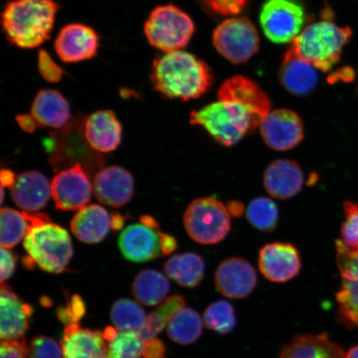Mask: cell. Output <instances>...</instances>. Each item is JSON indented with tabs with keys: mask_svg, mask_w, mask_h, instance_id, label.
<instances>
[{
	"mask_svg": "<svg viewBox=\"0 0 358 358\" xmlns=\"http://www.w3.org/2000/svg\"><path fill=\"white\" fill-rule=\"evenodd\" d=\"M263 182L268 194L273 198L289 199L301 191L303 174L295 161L277 159L266 168Z\"/></svg>",
	"mask_w": 358,
	"mask_h": 358,
	"instance_id": "7402d4cb",
	"label": "cell"
},
{
	"mask_svg": "<svg viewBox=\"0 0 358 358\" xmlns=\"http://www.w3.org/2000/svg\"><path fill=\"white\" fill-rule=\"evenodd\" d=\"M87 306L79 294H73L64 306L57 308V319L64 325L78 324L80 320L86 315Z\"/></svg>",
	"mask_w": 358,
	"mask_h": 358,
	"instance_id": "f35d334b",
	"label": "cell"
},
{
	"mask_svg": "<svg viewBox=\"0 0 358 358\" xmlns=\"http://www.w3.org/2000/svg\"><path fill=\"white\" fill-rule=\"evenodd\" d=\"M51 195L48 179L38 171L20 174L11 189L13 201L17 207L29 213L38 212L45 208Z\"/></svg>",
	"mask_w": 358,
	"mask_h": 358,
	"instance_id": "603a6c76",
	"label": "cell"
},
{
	"mask_svg": "<svg viewBox=\"0 0 358 358\" xmlns=\"http://www.w3.org/2000/svg\"><path fill=\"white\" fill-rule=\"evenodd\" d=\"M64 358H108V344L101 331L66 326L61 341Z\"/></svg>",
	"mask_w": 358,
	"mask_h": 358,
	"instance_id": "44dd1931",
	"label": "cell"
},
{
	"mask_svg": "<svg viewBox=\"0 0 358 358\" xmlns=\"http://www.w3.org/2000/svg\"><path fill=\"white\" fill-rule=\"evenodd\" d=\"M31 115L42 127L61 129L71 122L69 102L55 90L45 89L37 94Z\"/></svg>",
	"mask_w": 358,
	"mask_h": 358,
	"instance_id": "4316f807",
	"label": "cell"
},
{
	"mask_svg": "<svg viewBox=\"0 0 358 358\" xmlns=\"http://www.w3.org/2000/svg\"><path fill=\"white\" fill-rule=\"evenodd\" d=\"M346 358H358V345L355 346L349 350Z\"/></svg>",
	"mask_w": 358,
	"mask_h": 358,
	"instance_id": "f5cc1de1",
	"label": "cell"
},
{
	"mask_svg": "<svg viewBox=\"0 0 358 358\" xmlns=\"http://www.w3.org/2000/svg\"><path fill=\"white\" fill-rule=\"evenodd\" d=\"M141 223L151 229L159 230V223L157 222L156 219L149 215H143L140 218Z\"/></svg>",
	"mask_w": 358,
	"mask_h": 358,
	"instance_id": "f907efd6",
	"label": "cell"
},
{
	"mask_svg": "<svg viewBox=\"0 0 358 358\" xmlns=\"http://www.w3.org/2000/svg\"><path fill=\"white\" fill-rule=\"evenodd\" d=\"M190 238L201 245H215L226 238L231 230L227 206L213 196L192 201L183 216Z\"/></svg>",
	"mask_w": 358,
	"mask_h": 358,
	"instance_id": "8992f818",
	"label": "cell"
},
{
	"mask_svg": "<svg viewBox=\"0 0 358 358\" xmlns=\"http://www.w3.org/2000/svg\"><path fill=\"white\" fill-rule=\"evenodd\" d=\"M28 358H64L62 345L48 336H36L29 343Z\"/></svg>",
	"mask_w": 358,
	"mask_h": 358,
	"instance_id": "74e56055",
	"label": "cell"
},
{
	"mask_svg": "<svg viewBox=\"0 0 358 358\" xmlns=\"http://www.w3.org/2000/svg\"><path fill=\"white\" fill-rule=\"evenodd\" d=\"M207 6L223 16H234L243 11L248 0H204Z\"/></svg>",
	"mask_w": 358,
	"mask_h": 358,
	"instance_id": "60d3db41",
	"label": "cell"
},
{
	"mask_svg": "<svg viewBox=\"0 0 358 358\" xmlns=\"http://www.w3.org/2000/svg\"><path fill=\"white\" fill-rule=\"evenodd\" d=\"M34 308L22 301L10 287L2 283L0 291V338L3 340L25 338Z\"/></svg>",
	"mask_w": 358,
	"mask_h": 358,
	"instance_id": "2e32d148",
	"label": "cell"
},
{
	"mask_svg": "<svg viewBox=\"0 0 358 358\" xmlns=\"http://www.w3.org/2000/svg\"><path fill=\"white\" fill-rule=\"evenodd\" d=\"M185 299L180 295H173L146 317V320L138 334L144 343L154 339L168 326L170 320L179 310L185 308Z\"/></svg>",
	"mask_w": 358,
	"mask_h": 358,
	"instance_id": "1f68e13d",
	"label": "cell"
},
{
	"mask_svg": "<svg viewBox=\"0 0 358 358\" xmlns=\"http://www.w3.org/2000/svg\"><path fill=\"white\" fill-rule=\"evenodd\" d=\"M256 271L248 262L239 257L226 259L215 273V285L223 296L234 299L248 297L256 288Z\"/></svg>",
	"mask_w": 358,
	"mask_h": 358,
	"instance_id": "5bb4252c",
	"label": "cell"
},
{
	"mask_svg": "<svg viewBox=\"0 0 358 358\" xmlns=\"http://www.w3.org/2000/svg\"><path fill=\"white\" fill-rule=\"evenodd\" d=\"M4 191H3V187H2V189H1V203H3V199H4Z\"/></svg>",
	"mask_w": 358,
	"mask_h": 358,
	"instance_id": "db71d44e",
	"label": "cell"
},
{
	"mask_svg": "<svg viewBox=\"0 0 358 358\" xmlns=\"http://www.w3.org/2000/svg\"><path fill=\"white\" fill-rule=\"evenodd\" d=\"M316 70L289 48L280 66V82L294 95L306 96L315 89L319 82Z\"/></svg>",
	"mask_w": 358,
	"mask_h": 358,
	"instance_id": "cb8c5ba5",
	"label": "cell"
},
{
	"mask_svg": "<svg viewBox=\"0 0 358 358\" xmlns=\"http://www.w3.org/2000/svg\"><path fill=\"white\" fill-rule=\"evenodd\" d=\"M102 334L106 341L107 343H109L111 341V340H113L116 337V335L118 334V331L116 330L115 327L108 326L106 327L104 331H103Z\"/></svg>",
	"mask_w": 358,
	"mask_h": 358,
	"instance_id": "816d5d0a",
	"label": "cell"
},
{
	"mask_svg": "<svg viewBox=\"0 0 358 358\" xmlns=\"http://www.w3.org/2000/svg\"><path fill=\"white\" fill-rule=\"evenodd\" d=\"M17 257L15 255L10 252V249L1 248V282L10 278L13 272L15 271Z\"/></svg>",
	"mask_w": 358,
	"mask_h": 358,
	"instance_id": "7bdbcfd3",
	"label": "cell"
},
{
	"mask_svg": "<svg viewBox=\"0 0 358 358\" xmlns=\"http://www.w3.org/2000/svg\"><path fill=\"white\" fill-rule=\"evenodd\" d=\"M0 358H28V346L25 338L3 340Z\"/></svg>",
	"mask_w": 358,
	"mask_h": 358,
	"instance_id": "b9f144b4",
	"label": "cell"
},
{
	"mask_svg": "<svg viewBox=\"0 0 358 358\" xmlns=\"http://www.w3.org/2000/svg\"><path fill=\"white\" fill-rule=\"evenodd\" d=\"M218 100L238 103L261 120L271 112V101L254 80L235 76L226 80L217 93Z\"/></svg>",
	"mask_w": 358,
	"mask_h": 358,
	"instance_id": "d6986e66",
	"label": "cell"
},
{
	"mask_svg": "<svg viewBox=\"0 0 358 358\" xmlns=\"http://www.w3.org/2000/svg\"><path fill=\"white\" fill-rule=\"evenodd\" d=\"M51 189L56 209L61 211L80 210L92 199V185L80 163L58 173L52 179Z\"/></svg>",
	"mask_w": 358,
	"mask_h": 358,
	"instance_id": "8fae6325",
	"label": "cell"
},
{
	"mask_svg": "<svg viewBox=\"0 0 358 358\" xmlns=\"http://www.w3.org/2000/svg\"><path fill=\"white\" fill-rule=\"evenodd\" d=\"M194 31L191 17L173 4L155 8L145 25L148 41L164 52L179 51L186 47Z\"/></svg>",
	"mask_w": 358,
	"mask_h": 358,
	"instance_id": "52a82bcc",
	"label": "cell"
},
{
	"mask_svg": "<svg viewBox=\"0 0 358 358\" xmlns=\"http://www.w3.org/2000/svg\"><path fill=\"white\" fill-rule=\"evenodd\" d=\"M213 45L232 64L248 62L258 51L259 38L252 22L245 17L222 22L213 33Z\"/></svg>",
	"mask_w": 358,
	"mask_h": 358,
	"instance_id": "9c48e42d",
	"label": "cell"
},
{
	"mask_svg": "<svg viewBox=\"0 0 358 358\" xmlns=\"http://www.w3.org/2000/svg\"><path fill=\"white\" fill-rule=\"evenodd\" d=\"M278 358H346L327 334L298 336L282 349Z\"/></svg>",
	"mask_w": 358,
	"mask_h": 358,
	"instance_id": "83f0119b",
	"label": "cell"
},
{
	"mask_svg": "<svg viewBox=\"0 0 358 358\" xmlns=\"http://www.w3.org/2000/svg\"><path fill=\"white\" fill-rule=\"evenodd\" d=\"M258 264L262 274L275 283L292 280L301 268L298 250L293 245L285 243L264 245L259 252Z\"/></svg>",
	"mask_w": 358,
	"mask_h": 358,
	"instance_id": "4fadbf2b",
	"label": "cell"
},
{
	"mask_svg": "<svg viewBox=\"0 0 358 358\" xmlns=\"http://www.w3.org/2000/svg\"><path fill=\"white\" fill-rule=\"evenodd\" d=\"M110 316L116 329L129 332H138L146 320L145 310L140 304L129 299L116 301L111 307Z\"/></svg>",
	"mask_w": 358,
	"mask_h": 358,
	"instance_id": "d6a6232c",
	"label": "cell"
},
{
	"mask_svg": "<svg viewBox=\"0 0 358 358\" xmlns=\"http://www.w3.org/2000/svg\"><path fill=\"white\" fill-rule=\"evenodd\" d=\"M38 70L43 78L48 83L59 82L64 75V71L52 59L46 51L41 50L38 55Z\"/></svg>",
	"mask_w": 358,
	"mask_h": 358,
	"instance_id": "ab89813d",
	"label": "cell"
},
{
	"mask_svg": "<svg viewBox=\"0 0 358 358\" xmlns=\"http://www.w3.org/2000/svg\"><path fill=\"white\" fill-rule=\"evenodd\" d=\"M306 13L297 0H266L259 13L264 34L275 43H292L301 34Z\"/></svg>",
	"mask_w": 358,
	"mask_h": 358,
	"instance_id": "ba28073f",
	"label": "cell"
},
{
	"mask_svg": "<svg viewBox=\"0 0 358 358\" xmlns=\"http://www.w3.org/2000/svg\"><path fill=\"white\" fill-rule=\"evenodd\" d=\"M24 248L36 266L52 274L65 271L73 256L69 232L52 222L33 228L24 239Z\"/></svg>",
	"mask_w": 358,
	"mask_h": 358,
	"instance_id": "5b68a950",
	"label": "cell"
},
{
	"mask_svg": "<svg viewBox=\"0 0 358 358\" xmlns=\"http://www.w3.org/2000/svg\"><path fill=\"white\" fill-rule=\"evenodd\" d=\"M343 212L345 220L341 227L342 243L348 248L358 252V203L344 201Z\"/></svg>",
	"mask_w": 358,
	"mask_h": 358,
	"instance_id": "8d00e7d4",
	"label": "cell"
},
{
	"mask_svg": "<svg viewBox=\"0 0 358 358\" xmlns=\"http://www.w3.org/2000/svg\"><path fill=\"white\" fill-rule=\"evenodd\" d=\"M125 222V217L120 213H114L111 215V228L115 231L122 229Z\"/></svg>",
	"mask_w": 358,
	"mask_h": 358,
	"instance_id": "681fc988",
	"label": "cell"
},
{
	"mask_svg": "<svg viewBox=\"0 0 358 358\" xmlns=\"http://www.w3.org/2000/svg\"><path fill=\"white\" fill-rule=\"evenodd\" d=\"M83 131L90 147L101 153H110L122 143V124L110 110H99L90 115L83 122Z\"/></svg>",
	"mask_w": 358,
	"mask_h": 358,
	"instance_id": "ffe728a7",
	"label": "cell"
},
{
	"mask_svg": "<svg viewBox=\"0 0 358 358\" xmlns=\"http://www.w3.org/2000/svg\"><path fill=\"white\" fill-rule=\"evenodd\" d=\"M108 344V358H140L144 342L136 332L122 331Z\"/></svg>",
	"mask_w": 358,
	"mask_h": 358,
	"instance_id": "d590c367",
	"label": "cell"
},
{
	"mask_svg": "<svg viewBox=\"0 0 358 358\" xmlns=\"http://www.w3.org/2000/svg\"><path fill=\"white\" fill-rule=\"evenodd\" d=\"M204 323L215 332L230 333L236 325L234 307L227 301L213 303L204 313Z\"/></svg>",
	"mask_w": 358,
	"mask_h": 358,
	"instance_id": "e575fe53",
	"label": "cell"
},
{
	"mask_svg": "<svg viewBox=\"0 0 358 358\" xmlns=\"http://www.w3.org/2000/svg\"><path fill=\"white\" fill-rule=\"evenodd\" d=\"M58 4L55 0H13L2 13L6 38L21 48H35L50 37Z\"/></svg>",
	"mask_w": 358,
	"mask_h": 358,
	"instance_id": "7a4b0ae2",
	"label": "cell"
},
{
	"mask_svg": "<svg viewBox=\"0 0 358 358\" xmlns=\"http://www.w3.org/2000/svg\"><path fill=\"white\" fill-rule=\"evenodd\" d=\"M99 38L90 27L73 24L60 31L55 41V50L64 62H78L95 57Z\"/></svg>",
	"mask_w": 358,
	"mask_h": 358,
	"instance_id": "e0dca14e",
	"label": "cell"
},
{
	"mask_svg": "<svg viewBox=\"0 0 358 358\" xmlns=\"http://www.w3.org/2000/svg\"><path fill=\"white\" fill-rule=\"evenodd\" d=\"M279 212L276 204L262 196L250 201L246 217L250 225L263 232L274 231L278 222Z\"/></svg>",
	"mask_w": 358,
	"mask_h": 358,
	"instance_id": "836d02e7",
	"label": "cell"
},
{
	"mask_svg": "<svg viewBox=\"0 0 358 358\" xmlns=\"http://www.w3.org/2000/svg\"><path fill=\"white\" fill-rule=\"evenodd\" d=\"M51 222L50 217L43 213H20L12 208H2L0 212L1 248H15L33 228Z\"/></svg>",
	"mask_w": 358,
	"mask_h": 358,
	"instance_id": "d4e9b609",
	"label": "cell"
},
{
	"mask_svg": "<svg viewBox=\"0 0 358 358\" xmlns=\"http://www.w3.org/2000/svg\"><path fill=\"white\" fill-rule=\"evenodd\" d=\"M165 274L179 285L194 288L203 280L205 262L199 255L192 252L173 255L164 266Z\"/></svg>",
	"mask_w": 358,
	"mask_h": 358,
	"instance_id": "f1b7e54d",
	"label": "cell"
},
{
	"mask_svg": "<svg viewBox=\"0 0 358 358\" xmlns=\"http://www.w3.org/2000/svg\"><path fill=\"white\" fill-rule=\"evenodd\" d=\"M119 248L129 262L144 263L163 257L160 231L142 225H129L119 236Z\"/></svg>",
	"mask_w": 358,
	"mask_h": 358,
	"instance_id": "ac0fdd59",
	"label": "cell"
},
{
	"mask_svg": "<svg viewBox=\"0 0 358 358\" xmlns=\"http://www.w3.org/2000/svg\"><path fill=\"white\" fill-rule=\"evenodd\" d=\"M190 123L200 125L215 141L231 147L243 140L246 134L252 133L261 120L238 103L218 100L192 111Z\"/></svg>",
	"mask_w": 358,
	"mask_h": 358,
	"instance_id": "277c9868",
	"label": "cell"
},
{
	"mask_svg": "<svg viewBox=\"0 0 358 358\" xmlns=\"http://www.w3.org/2000/svg\"><path fill=\"white\" fill-rule=\"evenodd\" d=\"M323 20L313 22L294 40L291 48L316 69L329 71L341 58L344 47L350 42L352 30L340 27L325 11Z\"/></svg>",
	"mask_w": 358,
	"mask_h": 358,
	"instance_id": "3957f363",
	"label": "cell"
},
{
	"mask_svg": "<svg viewBox=\"0 0 358 358\" xmlns=\"http://www.w3.org/2000/svg\"><path fill=\"white\" fill-rule=\"evenodd\" d=\"M111 229V216L100 205L92 204L79 210L71 222V230L86 244L99 243Z\"/></svg>",
	"mask_w": 358,
	"mask_h": 358,
	"instance_id": "484cf974",
	"label": "cell"
},
{
	"mask_svg": "<svg viewBox=\"0 0 358 358\" xmlns=\"http://www.w3.org/2000/svg\"><path fill=\"white\" fill-rule=\"evenodd\" d=\"M203 320L194 310L182 308L173 315L167 328L170 339L181 345H189L200 338Z\"/></svg>",
	"mask_w": 358,
	"mask_h": 358,
	"instance_id": "4dcf8cb0",
	"label": "cell"
},
{
	"mask_svg": "<svg viewBox=\"0 0 358 358\" xmlns=\"http://www.w3.org/2000/svg\"><path fill=\"white\" fill-rule=\"evenodd\" d=\"M0 179H1L2 187H10V189H12L16 181L15 173H13L10 169H3L1 170V173H0Z\"/></svg>",
	"mask_w": 358,
	"mask_h": 358,
	"instance_id": "c3c4849f",
	"label": "cell"
},
{
	"mask_svg": "<svg viewBox=\"0 0 358 358\" xmlns=\"http://www.w3.org/2000/svg\"><path fill=\"white\" fill-rule=\"evenodd\" d=\"M166 348L159 339L154 338L144 343L142 356L144 358H165Z\"/></svg>",
	"mask_w": 358,
	"mask_h": 358,
	"instance_id": "ee69618b",
	"label": "cell"
},
{
	"mask_svg": "<svg viewBox=\"0 0 358 358\" xmlns=\"http://www.w3.org/2000/svg\"><path fill=\"white\" fill-rule=\"evenodd\" d=\"M169 289L167 276L150 268L138 273L132 285V293L136 301L142 306L149 307L164 302Z\"/></svg>",
	"mask_w": 358,
	"mask_h": 358,
	"instance_id": "f546056e",
	"label": "cell"
},
{
	"mask_svg": "<svg viewBox=\"0 0 358 358\" xmlns=\"http://www.w3.org/2000/svg\"><path fill=\"white\" fill-rule=\"evenodd\" d=\"M16 120L19 123L20 127L27 133L35 132L39 125L32 115L24 114L17 115Z\"/></svg>",
	"mask_w": 358,
	"mask_h": 358,
	"instance_id": "f6af8a7d",
	"label": "cell"
},
{
	"mask_svg": "<svg viewBox=\"0 0 358 358\" xmlns=\"http://www.w3.org/2000/svg\"><path fill=\"white\" fill-rule=\"evenodd\" d=\"M161 250L164 256H168L176 250L178 243L177 241L173 236L164 234L160 231Z\"/></svg>",
	"mask_w": 358,
	"mask_h": 358,
	"instance_id": "bcb514c9",
	"label": "cell"
},
{
	"mask_svg": "<svg viewBox=\"0 0 358 358\" xmlns=\"http://www.w3.org/2000/svg\"><path fill=\"white\" fill-rule=\"evenodd\" d=\"M151 82L157 92L171 99L189 101L212 86V71L204 62L185 51L165 52L154 61Z\"/></svg>",
	"mask_w": 358,
	"mask_h": 358,
	"instance_id": "6da1fadb",
	"label": "cell"
},
{
	"mask_svg": "<svg viewBox=\"0 0 358 358\" xmlns=\"http://www.w3.org/2000/svg\"><path fill=\"white\" fill-rule=\"evenodd\" d=\"M336 261L341 275L342 285L336 294L338 319L349 328H358V252L335 241Z\"/></svg>",
	"mask_w": 358,
	"mask_h": 358,
	"instance_id": "30bf717a",
	"label": "cell"
},
{
	"mask_svg": "<svg viewBox=\"0 0 358 358\" xmlns=\"http://www.w3.org/2000/svg\"><path fill=\"white\" fill-rule=\"evenodd\" d=\"M93 189L96 199L102 204L111 208H122L132 199L134 180L128 170L112 165L96 173Z\"/></svg>",
	"mask_w": 358,
	"mask_h": 358,
	"instance_id": "9a60e30c",
	"label": "cell"
},
{
	"mask_svg": "<svg viewBox=\"0 0 358 358\" xmlns=\"http://www.w3.org/2000/svg\"><path fill=\"white\" fill-rule=\"evenodd\" d=\"M228 213L230 216L234 217H240L243 216L245 213V207L241 201H231L227 205Z\"/></svg>",
	"mask_w": 358,
	"mask_h": 358,
	"instance_id": "7dc6e473",
	"label": "cell"
},
{
	"mask_svg": "<svg viewBox=\"0 0 358 358\" xmlns=\"http://www.w3.org/2000/svg\"><path fill=\"white\" fill-rule=\"evenodd\" d=\"M259 127L264 141L275 150L294 149L303 138L302 120L292 110L280 109L271 111Z\"/></svg>",
	"mask_w": 358,
	"mask_h": 358,
	"instance_id": "7c38bea8",
	"label": "cell"
}]
</instances>
